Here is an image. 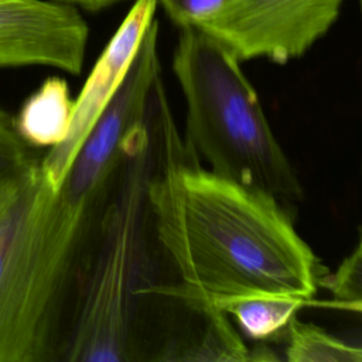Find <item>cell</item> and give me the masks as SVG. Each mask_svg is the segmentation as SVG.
Wrapping results in <instances>:
<instances>
[{"mask_svg": "<svg viewBox=\"0 0 362 362\" xmlns=\"http://www.w3.org/2000/svg\"><path fill=\"white\" fill-rule=\"evenodd\" d=\"M315 304L318 303L283 296H246L226 298L212 307L230 315L247 339L267 344L284 341L288 325L298 311Z\"/></svg>", "mask_w": 362, "mask_h": 362, "instance_id": "cell-9", "label": "cell"}, {"mask_svg": "<svg viewBox=\"0 0 362 362\" xmlns=\"http://www.w3.org/2000/svg\"><path fill=\"white\" fill-rule=\"evenodd\" d=\"M344 0H230L197 28L242 61L303 57L338 20Z\"/></svg>", "mask_w": 362, "mask_h": 362, "instance_id": "cell-5", "label": "cell"}, {"mask_svg": "<svg viewBox=\"0 0 362 362\" xmlns=\"http://www.w3.org/2000/svg\"><path fill=\"white\" fill-rule=\"evenodd\" d=\"M286 359L290 362H361L362 349L297 317L288 325Z\"/></svg>", "mask_w": 362, "mask_h": 362, "instance_id": "cell-10", "label": "cell"}, {"mask_svg": "<svg viewBox=\"0 0 362 362\" xmlns=\"http://www.w3.org/2000/svg\"><path fill=\"white\" fill-rule=\"evenodd\" d=\"M153 123V122H151ZM156 158L153 127L130 151L105 209L64 349L69 362H130L144 257L146 187Z\"/></svg>", "mask_w": 362, "mask_h": 362, "instance_id": "cell-4", "label": "cell"}, {"mask_svg": "<svg viewBox=\"0 0 362 362\" xmlns=\"http://www.w3.org/2000/svg\"><path fill=\"white\" fill-rule=\"evenodd\" d=\"M173 72L187 106L189 153L208 170L284 204L303 199L296 170L230 49L197 27H182Z\"/></svg>", "mask_w": 362, "mask_h": 362, "instance_id": "cell-3", "label": "cell"}, {"mask_svg": "<svg viewBox=\"0 0 362 362\" xmlns=\"http://www.w3.org/2000/svg\"><path fill=\"white\" fill-rule=\"evenodd\" d=\"M37 158L33 148L14 130L13 117L0 109V185L21 175Z\"/></svg>", "mask_w": 362, "mask_h": 362, "instance_id": "cell-12", "label": "cell"}, {"mask_svg": "<svg viewBox=\"0 0 362 362\" xmlns=\"http://www.w3.org/2000/svg\"><path fill=\"white\" fill-rule=\"evenodd\" d=\"M167 17L178 27H198L230 0H156Z\"/></svg>", "mask_w": 362, "mask_h": 362, "instance_id": "cell-13", "label": "cell"}, {"mask_svg": "<svg viewBox=\"0 0 362 362\" xmlns=\"http://www.w3.org/2000/svg\"><path fill=\"white\" fill-rule=\"evenodd\" d=\"M160 146L146 187L156 238L180 281L147 283L139 294H160L191 308L246 296L313 301L325 273L276 197L202 168L180 148L164 92L158 96Z\"/></svg>", "mask_w": 362, "mask_h": 362, "instance_id": "cell-2", "label": "cell"}, {"mask_svg": "<svg viewBox=\"0 0 362 362\" xmlns=\"http://www.w3.org/2000/svg\"><path fill=\"white\" fill-rule=\"evenodd\" d=\"M64 3H69V4H78L85 10L89 11H98L102 10L119 0H62Z\"/></svg>", "mask_w": 362, "mask_h": 362, "instance_id": "cell-14", "label": "cell"}, {"mask_svg": "<svg viewBox=\"0 0 362 362\" xmlns=\"http://www.w3.org/2000/svg\"><path fill=\"white\" fill-rule=\"evenodd\" d=\"M160 86L158 25L151 24L58 187L44 180L38 158L23 174L0 307V362L62 361L105 209L130 151L150 129Z\"/></svg>", "mask_w": 362, "mask_h": 362, "instance_id": "cell-1", "label": "cell"}, {"mask_svg": "<svg viewBox=\"0 0 362 362\" xmlns=\"http://www.w3.org/2000/svg\"><path fill=\"white\" fill-rule=\"evenodd\" d=\"M362 249L358 240L354 252L346 256L332 273H324L318 280V287L332 294L334 304L339 308L361 313L362 304Z\"/></svg>", "mask_w": 362, "mask_h": 362, "instance_id": "cell-11", "label": "cell"}, {"mask_svg": "<svg viewBox=\"0 0 362 362\" xmlns=\"http://www.w3.org/2000/svg\"><path fill=\"white\" fill-rule=\"evenodd\" d=\"M89 27L69 3L0 0V68L44 65L81 74Z\"/></svg>", "mask_w": 362, "mask_h": 362, "instance_id": "cell-6", "label": "cell"}, {"mask_svg": "<svg viewBox=\"0 0 362 362\" xmlns=\"http://www.w3.org/2000/svg\"><path fill=\"white\" fill-rule=\"evenodd\" d=\"M72 112L74 99L68 82L59 76H49L21 105L13 117V126L30 147L51 148L65 139Z\"/></svg>", "mask_w": 362, "mask_h": 362, "instance_id": "cell-8", "label": "cell"}, {"mask_svg": "<svg viewBox=\"0 0 362 362\" xmlns=\"http://www.w3.org/2000/svg\"><path fill=\"white\" fill-rule=\"evenodd\" d=\"M156 0H136L99 55L79 96L65 139L40 158V168L57 187L124 81L141 40L154 18Z\"/></svg>", "mask_w": 362, "mask_h": 362, "instance_id": "cell-7", "label": "cell"}]
</instances>
